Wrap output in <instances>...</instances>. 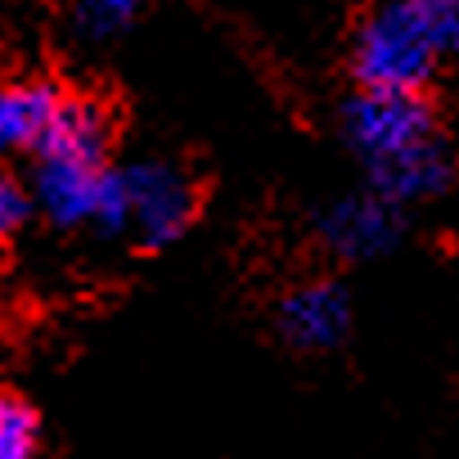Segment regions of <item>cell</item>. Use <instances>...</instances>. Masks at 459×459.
<instances>
[{"label":"cell","instance_id":"5","mask_svg":"<svg viewBox=\"0 0 459 459\" xmlns=\"http://www.w3.org/2000/svg\"><path fill=\"white\" fill-rule=\"evenodd\" d=\"M126 194H131V235L140 248H171L194 225L198 189L171 162L144 158L126 167Z\"/></svg>","mask_w":459,"mask_h":459},{"label":"cell","instance_id":"10","mask_svg":"<svg viewBox=\"0 0 459 459\" xmlns=\"http://www.w3.org/2000/svg\"><path fill=\"white\" fill-rule=\"evenodd\" d=\"M41 455V414L23 396L0 401V459H37Z\"/></svg>","mask_w":459,"mask_h":459},{"label":"cell","instance_id":"1","mask_svg":"<svg viewBox=\"0 0 459 459\" xmlns=\"http://www.w3.org/2000/svg\"><path fill=\"white\" fill-rule=\"evenodd\" d=\"M342 140L360 158L369 185L392 203H428L455 185V158L423 95L356 91L342 104Z\"/></svg>","mask_w":459,"mask_h":459},{"label":"cell","instance_id":"9","mask_svg":"<svg viewBox=\"0 0 459 459\" xmlns=\"http://www.w3.org/2000/svg\"><path fill=\"white\" fill-rule=\"evenodd\" d=\"M140 10H144V0H73V32L82 37V41H113V37H122L126 28H135V19H140Z\"/></svg>","mask_w":459,"mask_h":459},{"label":"cell","instance_id":"3","mask_svg":"<svg viewBox=\"0 0 459 459\" xmlns=\"http://www.w3.org/2000/svg\"><path fill=\"white\" fill-rule=\"evenodd\" d=\"M28 189L37 198V216H46L55 230L91 225L100 235H122V230H131L126 171H113L108 162L37 158Z\"/></svg>","mask_w":459,"mask_h":459},{"label":"cell","instance_id":"6","mask_svg":"<svg viewBox=\"0 0 459 459\" xmlns=\"http://www.w3.org/2000/svg\"><path fill=\"white\" fill-rule=\"evenodd\" d=\"M356 311L338 280H307L275 307V329L293 351H333L351 338Z\"/></svg>","mask_w":459,"mask_h":459},{"label":"cell","instance_id":"8","mask_svg":"<svg viewBox=\"0 0 459 459\" xmlns=\"http://www.w3.org/2000/svg\"><path fill=\"white\" fill-rule=\"evenodd\" d=\"M64 104V91L55 82H14L0 95V144L14 153H37L46 140L55 113Z\"/></svg>","mask_w":459,"mask_h":459},{"label":"cell","instance_id":"7","mask_svg":"<svg viewBox=\"0 0 459 459\" xmlns=\"http://www.w3.org/2000/svg\"><path fill=\"white\" fill-rule=\"evenodd\" d=\"M108 144H113V122L104 113L100 100L91 95H73L64 91V104L46 131V140L37 144V158H82V162H108Z\"/></svg>","mask_w":459,"mask_h":459},{"label":"cell","instance_id":"12","mask_svg":"<svg viewBox=\"0 0 459 459\" xmlns=\"http://www.w3.org/2000/svg\"><path fill=\"white\" fill-rule=\"evenodd\" d=\"M32 216H37V198H32V189L19 185L14 176H10V180H0V230H5V235H14V230H23Z\"/></svg>","mask_w":459,"mask_h":459},{"label":"cell","instance_id":"11","mask_svg":"<svg viewBox=\"0 0 459 459\" xmlns=\"http://www.w3.org/2000/svg\"><path fill=\"white\" fill-rule=\"evenodd\" d=\"M446 59H459V0H405Z\"/></svg>","mask_w":459,"mask_h":459},{"label":"cell","instance_id":"4","mask_svg":"<svg viewBox=\"0 0 459 459\" xmlns=\"http://www.w3.org/2000/svg\"><path fill=\"white\" fill-rule=\"evenodd\" d=\"M401 235H405V207L378 194L374 185L338 194L316 212V239L338 262H378L396 253Z\"/></svg>","mask_w":459,"mask_h":459},{"label":"cell","instance_id":"2","mask_svg":"<svg viewBox=\"0 0 459 459\" xmlns=\"http://www.w3.org/2000/svg\"><path fill=\"white\" fill-rule=\"evenodd\" d=\"M441 59L446 55L437 50V41L405 0H378L360 19L351 41V77L360 91L423 95Z\"/></svg>","mask_w":459,"mask_h":459}]
</instances>
